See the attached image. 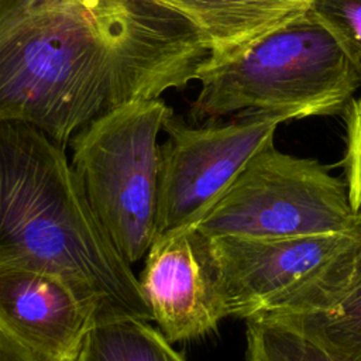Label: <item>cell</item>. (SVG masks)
Returning <instances> with one entry per match:
<instances>
[{
  "instance_id": "5bb4252c",
  "label": "cell",
  "mask_w": 361,
  "mask_h": 361,
  "mask_svg": "<svg viewBox=\"0 0 361 361\" xmlns=\"http://www.w3.org/2000/svg\"><path fill=\"white\" fill-rule=\"evenodd\" d=\"M361 76V0H312L307 7Z\"/></svg>"
},
{
  "instance_id": "277c9868",
  "label": "cell",
  "mask_w": 361,
  "mask_h": 361,
  "mask_svg": "<svg viewBox=\"0 0 361 361\" xmlns=\"http://www.w3.org/2000/svg\"><path fill=\"white\" fill-rule=\"evenodd\" d=\"M172 109L159 97L135 100L79 130L71 166L99 224L131 265L157 234L161 154L158 134Z\"/></svg>"
},
{
  "instance_id": "7a4b0ae2",
  "label": "cell",
  "mask_w": 361,
  "mask_h": 361,
  "mask_svg": "<svg viewBox=\"0 0 361 361\" xmlns=\"http://www.w3.org/2000/svg\"><path fill=\"white\" fill-rule=\"evenodd\" d=\"M0 264L59 274L106 312L152 322L138 278L94 217L63 148L16 120H0Z\"/></svg>"
},
{
  "instance_id": "6da1fadb",
  "label": "cell",
  "mask_w": 361,
  "mask_h": 361,
  "mask_svg": "<svg viewBox=\"0 0 361 361\" xmlns=\"http://www.w3.org/2000/svg\"><path fill=\"white\" fill-rule=\"evenodd\" d=\"M209 58L158 0H0V120L63 148L99 116L185 87Z\"/></svg>"
},
{
  "instance_id": "9a60e30c",
  "label": "cell",
  "mask_w": 361,
  "mask_h": 361,
  "mask_svg": "<svg viewBox=\"0 0 361 361\" xmlns=\"http://www.w3.org/2000/svg\"><path fill=\"white\" fill-rule=\"evenodd\" d=\"M345 154L343 166L353 210H361V96L351 99L344 107Z\"/></svg>"
},
{
  "instance_id": "7c38bea8",
  "label": "cell",
  "mask_w": 361,
  "mask_h": 361,
  "mask_svg": "<svg viewBox=\"0 0 361 361\" xmlns=\"http://www.w3.org/2000/svg\"><path fill=\"white\" fill-rule=\"evenodd\" d=\"M73 361H185L149 322L127 313H100Z\"/></svg>"
},
{
  "instance_id": "9c48e42d",
  "label": "cell",
  "mask_w": 361,
  "mask_h": 361,
  "mask_svg": "<svg viewBox=\"0 0 361 361\" xmlns=\"http://www.w3.org/2000/svg\"><path fill=\"white\" fill-rule=\"evenodd\" d=\"M137 278L152 322L169 343L207 336L226 317L214 279L209 237L197 227L155 238Z\"/></svg>"
},
{
  "instance_id": "52a82bcc",
  "label": "cell",
  "mask_w": 361,
  "mask_h": 361,
  "mask_svg": "<svg viewBox=\"0 0 361 361\" xmlns=\"http://www.w3.org/2000/svg\"><path fill=\"white\" fill-rule=\"evenodd\" d=\"M348 234L298 237H209L217 290L226 317L262 316L316 275Z\"/></svg>"
},
{
  "instance_id": "8992f818",
  "label": "cell",
  "mask_w": 361,
  "mask_h": 361,
  "mask_svg": "<svg viewBox=\"0 0 361 361\" xmlns=\"http://www.w3.org/2000/svg\"><path fill=\"white\" fill-rule=\"evenodd\" d=\"M285 118L243 111L230 123L193 127L171 113L159 144L161 183L155 238L196 227L226 193L247 162L274 141Z\"/></svg>"
},
{
  "instance_id": "2e32d148",
  "label": "cell",
  "mask_w": 361,
  "mask_h": 361,
  "mask_svg": "<svg viewBox=\"0 0 361 361\" xmlns=\"http://www.w3.org/2000/svg\"><path fill=\"white\" fill-rule=\"evenodd\" d=\"M0 361H41L23 345L0 333Z\"/></svg>"
},
{
  "instance_id": "4fadbf2b",
  "label": "cell",
  "mask_w": 361,
  "mask_h": 361,
  "mask_svg": "<svg viewBox=\"0 0 361 361\" xmlns=\"http://www.w3.org/2000/svg\"><path fill=\"white\" fill-rule=\"evenodd\" d=\"M245 361H336L305 336L278 323L247 320Z\"/></svg>"
},
{
  "instance_id": "ba28073f",
  "label": "cell",
  "mask_w": 361,
  "mask_h": 361,
  "mask_svg": "<svg viewBox=\"0 0 361 361\" xmlns=\"http://www.w3.org/2000/svg\"><path fill=\"white\" fill-rule=\"evenodd\" d=\"M104 312L94 293L59 274L0 264V333L41 361H73Z\"/></svg>"
},
{
  "instance_id": "3957f363",
  "label": "cell",
  "mask_w": 361,
  "mask_h": 361,
  "mask_svg": "<svg viewBox=\"0 0 361 361\" xmlns=\"http://www.w3.org/2000/svg\"><path fill=\"white\" fill-rule=\"evenodd\" d=\"M196 79L193 123L238 111L305 118L344 110L361 76L309 8L235 52L207 59Z\"/></svg>"
},
{
  "instance_id": "30bf717a",
  "label": "cell",
  "mask_w": 361,
  "mask_h": 361,
  "mask_svg": "<svg viewBox=\"0 0 361 361\" xmlns=\"http://www.w3.org/2000/svg\"><path fill=\"white\" fill-rule=\"evenodd\" d=\"M347 234L316 275L255 319L305 336L336 361H361V210Z\"/></svg>"
},
{
  "instance_id": "5b68a950",
  "label": "cell",
  "mask_w": 361,
  "mask_h": 361,
  "mask_svg": "<svg viewBox=\"0 0 361 361\" xmlns=\"http://www.w3.org/2000/svg\"><path fill=\"white\" fill-rule=\"evenodd\" d=\"M355 217L347 185L316 159L259 149L196 226L204 235L343 234Z\"/></svg>"
},
{
  "instance_id": "8fae6325",
  "label": "cell",
  "mask_w": 361,
  "mask_h": 361,
  "mask_svg": "<svg viewBox=\"0 0 361 361\" xmlns=\"http://www.w3.org/2000/svg\"><path fill=\"white\" fill-rule=\"evenodd\" d=\"M202 34L209 59L224 58L306 10L312 0H158Z\"/></svg>"
}]
</instances>
